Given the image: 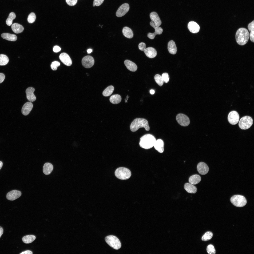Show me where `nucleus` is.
I'll use <instances>...</instances> for the list:
<instances>
[{
    "instance_id": "nucleus-1",
    "label": "nucleus",
    "mask_w": 254,
    "mask_h": 254,
    "mask_svg": "<svg viewBox=\"0 0 254 254\" xmlns=\"http://www.w3.org/2000/svg\"><path fill=\"white\" fill-rule=\"evenodd\" d=\"M249 37V34L248 30L244 28L239 29L237 31L235 38L237 43L239 45H243L248 42Z\"/></svg>"
},
{
    "instance_id": "nucleus-21",
    "label": "nucleus",
    "mask_w": 254,
    "mask_h": 254,
    "mask_svg": "<svg viewBox=\"0 0 254 254\" xmlns=\"http://www.w3.org/2000/svg\"><path fill=\"white\" fill-rule=\"evenodd\" d=\"M154 146L155 149L160 153H163L164 151V143L163 141L161 139L156 140Z\"/></svg>"
},
{
    "instance_id": "nucleus-46",
    "label": "nucleus",
    "mask_w": 254,
    "mask_h": 254,
    "mask_svg": "<svg viewBox=\"0 0 254 254\" xmlns=\"http://www.w3.org/2000/svg\"><path fill=\"white\" fill-rule=\"evenodd\" d=\"M249 37L251 41L252 42H254V31L250 32Z\"/></svg>"
},
{
    "instance_id": "nucleus-23",
    "label": "nucleus",
    "mask_w": 254,
    "mask_h": 254,
    "mask_svg": "<svg viewBox=\"0 0 254 254\" xmlns=\"http://www.w3.org/2000/svg\"><path fill=\"white\" fill-rule=\"evenodd\" d=\"M53 166L51 163H46L43 166V171L45 175H48L52 172L53 169Z\"/></svg>"
},
{
    "instance_id": "nucleus-41",
    "label": "nucleus",
    "mask_w": 254,
    "mask_h": 254,
    "mask_svg": "<svg viewBox=\"0 0 254 254\" xmlns=\"http://www.w3.org/2000/svg\"><path fill=\"white\" fill-rule=\"evenodd\" d=\"M67 4L70 6H74L77 3V0H66Z\"/></svg>"
},
{
    "instance_id": "nucleus-28",
    "label": "nucleus",
    "mask_w": 254,
    "mask_h": 254,
    "mask_svg": "<svg viewBox=\"0 0 254 254\" xmlns=\"http://www.w3.org/2000/svg\"><path fill=\"white\" fill-rule=\"evenodd\" d=\"M201 180V178L199 175L195 174L193 175L190 176L189 178V183L193 184H196L200 181Z\"/></svg>"
},
{
    "instance_id": "nucleus-8",
    "label": "nucleus",
    "mask_w": 254,
    "mask_h": 254,
    "mask_svg": "<svg viewBox=\"0 0 254 254\" xmlns=\"http://www.w3.org/2000/svg\"><path fill=\"white\" fill-rule=\"evenodd\" d=\"M176 120L181 125L183 126H187L190 123V120L189 118L185 115L183 114H178L176 117Z\"/></svg>"
},
{
    "instance_id": "nucleus-22",
    "label": "nucleus",
    "mask_w": 254,
    "mask_h": 254,
    "mask_svg": "<svg viewBox=\"0 0 254 254\" xmlns=\"http://www.w3.org/2000/svg\"><path fill=\"white\" fill-rule=\"evenodd\" d=\"M124 64L127 68L130 71L135 72L137 69L136 65L132 61L127 60H126L124 61Z\"/></svg>"
},
{
    "instance_id": "nucleus-15",
    "label": "nucleus",
    "mask_w": 254,
    "mask_h": 254,
    "mask_svg": "<svg viewBox=\"0 0 254 254\" xmlns=\"http://www.w3.org/2000/svg\"><path fill=\"white\" fill-rule=\"evenodd\" d=\"M59 58L61 61L65 65L68 66H71L72 61L69 56L65 53H61L59 56Z\"/></svg>"
},
{
    "instance_id": "nucleus-10",
    "label": "nucleus",
    "mask_w": 254,
    "mask_h": 254,
    "mask_svg": "<svg viewBox=\"0 0 254 254\" xmlns=\"http://www.w3.org/2000/svg\"><path fill=\"white\" fill-rule=\"evenodd\" d=\"M82 65L84 67L89 68L92 67L94 65V60L92 56H87L82 59Z\"/></svg>"
},
{
    "instance_id": "nucleus-33",
    "label": "nucleus",
    "mask_w": 254,
    "mask_h": 254,
    "mask_svg": "<svg viewBox=\"0 0 254 254\" xmlns=\"http://www.w3.org/2000/svg\"><path fill=\"white\" fill-rule=\"evenodd\" d=\"M16 17V15L14 12H12L10 13L6 20L7 24L9 26H11L12 24L13 20Z\"/></svg>"
},
{
    "instance_id": "nucleus-7",
    "label": "nucleus",
    "mask_w": 254,
    "mask_h": 254,
    "mask_svg": "<svg viewBox=\"0 0 254 254\" xmlns=\"http://www.w3.org/2000/svg\"><path fill=\"white\" fill-rule=\"evenodd\" d=\"M253 120L252 118L248 116H245L241 118L239 120L238 125L241 129L246 130L249 128L252 125Z\"/></svg>"
},
{
    "instance_id": "nucleus-3",
    "label": "nucleus",
    "mask_w": 254,
    "mask_h": 254,
    "mask_svg": "<svg viewBox=\"0 0 254 254\" xmlns=\"http://www.w3.org/2000/svg\"><path fill=\"white\" fill-rule=\"evenodd\" d=\"M144 128L147 131L150 130L148 122L146 119L142 118H137L131 123L130 126L131 131L135 132L140 128Z\"/></svg>"
},
{
    "instance_id": "nucleus-52",
    "label": "nucleus",
    "mask_w": 254,
    "mask_h": 254,
    "mask_svg": "<svg viewBox=\"0 0 254 254\" xmlns=\"http://www.w3.org/2000/svg\"><path fill=\"white\" fill-rule=\"evenodd\" d=\"M3 165V163L2 161H0V170L1 168Z\"/></svg>"
},
{
    "instance_id": "nucleus-45",
    "label": "nucleus",
    "mask_w": 254,
    "mask_h": 254,
    "mask_svg": "<svg viewBox=\"0 0 254 254\" xmlns=\"http://www.w3.org/2000/svg\"><path fill=\"white\" fill-rule=\"evenodd\" d=\"M61 50V48L58 46H54L53 49V51L55 52H58L60 51Z\"/></svg>"
},
{
    "instance_id": "nucleus-47",
    "label": "nucleus",
    "mask_w": 254,
    "mask_h": 254,
    "mask_svg": "<svg viewBox=\"0 0 254 254\" xmlns=\"http://www.w3.org/2000/svg\"><path fill=\"white\" fill-rule=\"evenodd\" d=\"M5 78L4 74L2 73H0V83L2 82Z\"/></svg>"
},
{
    "instance_id": "nucleus-53",
    "label": "nucleus",
    "mask_w": 254,
    "mask_h": 254,
    "mask_svg": "<svg viewBox=\"0 0 254 254\" xmlns=\"http://www.w3.org/2000/svg\"><path fill=\"white\" fill-rule=\"evenodd\" d=\"M125 99V102L127 103V100H126V99Z\"/></svg>"
},
{
    "instance_id": "nucleus-9",
    "label": "nucleus",
    "mask_w": 254,
    "mask_h": 254,
    "mask_svg": "<svg viewBox=\"0 0 254 254\" xmlns=\"http://www.w3.org/2000/svg\"><path fill=\"white\" fill-rule=\"evenodd\" d=\"M239 116L238 113L235 111H232L229 114L228 119L231 124L234 125L237 124L239 121Z\"/></svg>"
},
{
    "instance_id": "nucleus-13",
    "label": "nucleus",
    "mask_w": 254,
    "mask_h": 254,
    "mask_svg": "<svg viewBox=\"0 0 254 254\" xmlns=\"http://www.w3.org/2000/svg\"><path fill=\"white\" fill-rule=\"evenodd\" d=\"M21 195V191L16 190L11 191L7 194L6 197L8 200H14L20 197Z\"/></svg>"
},
{
    "instance_id": "nucleus-48",
    "label": "nucleus",
    "mask_w": 254,
    "mask_h": 254,
    "mask_svg": "<svg viewBox=\"0 0 254 254\" xmlns=\"http://www.w3.org/2000/svg\"><path fill=\"white\" fill-rule=\"evenodd\" d=\"M32 252L29 250H27L24 251L20 253V254H32Z\"/></svg>"
},
{
    "instance_id": "nucleus-4",
    "label": "nucleus",
    "mask_w": 254,
    "mask_h": 254,
    "mask_svg": "<svg viewBox=\"0 0 254 254\" xmlns=\"http://www.w3.org/2000/svg\"><path fill=\"white\" fill-rule=\"evenodd\" d=\"M115 175L116 177L119 179L126 180L130 177L131 175V172L127 168L120 167L116 170Z\"/></svg>"
},
{
    "instance_id": "nucleus-5",
    "label": "nucleus",
    "mask_w": 254,
    "mask_h": 254,
    "mask_svg": "<svg viewBox=\"0 0 254 254\" xmlns=\"http://www.w3.org/2000/svg\"><path fill=\"white\" fill-rule=\"evenodd\" d=\"M105 240L110 246L115 250H118L121 247V244L120 241L119 239L115 236H108L105 238Z\"/></svg>"
},
{
    "instance_id": "nucleus-14",
    "label": "nucleus",
    "mask_w": 254,
    "mask_h": 254,
    "mask_svg": "<svg viewBox=\"0 0 254 254\" xmlns=\"http://www.w3.org/2000/svg\"><path fill=\"white\" fill-rule=\"evenodd\" d=\"M197 169L199 173L202 175L206 174L209 171V168L207 165L203 162H200L198 164Z\"/></svg>"
},
{
    "instance_id": "nucleus-18",
    "label": "nucleus",
    "mask_w": 254,
    "mask_h": 254,
    "mask_svg": "<svg viewBox=\"0 0 254 254\" xmlns=\"http://www.w3.org/2000/svg\"><path fill=\"white\" fill-rule=\"evenodd\" d=\"M33 104L30 102H27L24 105L21 109L22 114L24 115H27L29 113L32 109Z\"/></svg>"
},
{
    "instance_id": "nucleus-17",
    "label": "nucleus",
    "mask_w": 254,
    "mask_h": 254,
    "mask_svg": "<svg viewBox=\"0 0 254 254\" xmlns=\"http://www.w3.org/2000/svg\"><path fill=\"white\" fill-rule=\"evenodd\" d=\"M187 27L189 31L193 33H197L200 29L199 25L196 23L194 21L189 22L188 24Z\"/></svg>"
},
{
    "instance_id": "nucleus-19",
    "label": "nucleus",
    "mask_w": 254,
    "mask_h": 254,
    "mask_svg": "<svg viewBox=\"0 0 254 254\" xmlns=\"http://www.w3.org/2000/svg\"><path fill=\"white\" fill-rule=\"evenodd\" d=\"M150 16L152 21L154 22L155 25L156 26L159 27L160 25L162 22L158 14L156 12H151Z\"/></svg>"
},
{
    "instance_id": "nucleus-35",
    "label": "nucleus",
    "mask_w": 254,
    "mask_h": 254,
    "mask_svg": "<svg viewBox=\"0 0 254 254\" xmlns=\"http://www.w3.org/2000/svg\"><path fill=\"white\" fill-rule=\"evenodd\" d=\"M213 236V234L212 232L207 231L202 236V240L204 241H207L211 239Z\"/></svg>"
},
{
    "instance_id": "nucleus-16",
    "label": "nucleus",
    "mask_w": 254,
    "mask_h": 254,
    "mask_svg": "<svg viewBox=\"0 0 254 254\" xmlns=\"http://www.w3.org/2000/svg\"><path fill=\"white\" fill-rule=\"evenodd\" d=\"M35 89L32 87L28 88L26 90L27 99L30 102H33L36 100V97L34 94Z\"/></svg>"
},
{
    "instance_id": "nucleus-39",
    "label": "nucleus",
    "mask_w": 254,
    "mask_h": 254,
    "mask_svg": "<svg viewBox=\"0 0 254 254\" xmlns=\"http://www.w3.org/2000/svg\"><path fill=\"white\" fill-rule=\"evenodd\" d=\"M60 65V64L59 62L56 61H53L51 64V68L53 71L56 70L57 69V67L59 66Z\"/></svg>"
},
{
    "instance_id": "nucleus-50",
    "label": "nucleus",
    "mask_w": 254,
    "mask_h": 254,
    "mask_svg": "<svg viewBox=\"0 0 254 254\" xmlns=\"http://www.w3.org/2000/svg\"><path fill=\"white\" fill-rule=\"evenodd\" d=\"M155 91L153 89H151L150 91V93L151 95H153L155 93Z\"/></svg>"
},
{
    "instance_id": "nucleus-40",
    "label": "nucleus",
    "mask_w": 254,
    "mask_h": 254,
    "mask_svg": "<svg viewBox=\"0 0 254 254\" xmlns=\"http://www.w3.org/2000/svg\"><path fill=\"white\" fill-rule=\"evenodd\" d=\"M163 80L165 83H167L169 80V77L168 74L166 73H163L161 76Z\"/></svg>"
},
{
    "instance_id": "nucleus-49",
    "label": "nucleus",
    "mask_w": 254,
    "mask_h": 254,
    "mask_svg": "<svg viewBox=\"0 0 254 254\" xmlns=\"http://www.w3.org/2000/svg\"><path fill=\"white\" fill-rule=\"evenodd\" d=\"M3 229L0 226V238L3 234Z\"/></svg>"
},
{
    "instance_id": "nucleus-44",
    "label": "nucleus",
    "mask_w": 254,
    "mask_h": 254,
    "mask_svg": "<svg viewBox=\"0 0 254 254\" xmlns=\"http://www.w3.org/2000/svg\"><path fill=\"white\" fill-rule=\"evenodd\" d=\"M146 45L143 42H141L139 44L138 47L139 49L142 51H144L146 48Z\"/></svg>"
},
{
    "instance_id": "nucleus-37",
    "label": "nucleus",
    "mask_w": 254,
    "mask_h": 254,
    "mask_svg": "<svg viewBox=\"0 0 254 254\" xmlns=\"http://www.w3.org/2000/svg\"><path fill=\"white\" fill-rule=\"evenodd\" d=\"M36 19V16L35 14L33 12H31L28 16L27 20L29 23H32L35 22Z\"/></svg>"
},
{
    "instance_id": "nucleus-12",
    "label": "nucleus",
    "mask_w": 254,
    "mask_h": 254,
    "mask_svg": "<svg viewBox=\"0 0 254 254\" xmlns=\"http://www.w3.org/2000/svg\"><path fill=\"white\" fill-rule=\"evenodd\" d=\"M150 24L151 26L154 28L155 32L152 33L149 32L147 35V36L149 39H153L155 38L156 35L161 34L163 32V30L161 27L156 26L154 22L152 21L150 22Z\"/></svg>"
},
{
    "instance_id": "nucleus-20",
    "label": "nucleus",
    "mask_w": 254,
    "mask_h": 254,
    "mask_svg": "<svg viewBox=\"0 0 254 254\" xmlns=\"http://www.w3.org/2000/svg\"><path fill=\"white\" fill-rule=\"evenodd\" d=\"M143 51L147 56L150 58H154L157 55L156 50L152 47H148L146 48Z\"/></svg>"
},
{
    "instance_id": "nucleus-6",
    "label": "nucleus",
    "mask_w": 254,
    "mask_h": 254,
    "mask_svg": "<svg viewBox=\"0 0 254 254\" xmlns=\"http://www.w3.org/2000/svg\"><path fill=\"white\" fill-rule=\"evenodd\" d=\"M230 201L232 204L237 207H242L246 204L247 200L243 196L236 195L232 196L230 198Z\"/></svg>"
},
{
    "instance_id": "nucleus-51",
    "label": "nucleus",
    "mask_w": 254,
    "mask_h": 254,
    "mask_svg": "<svg viewBox=\"0 0 254 254\" xmlns=\"http://www.w3.org/2000/svg\"><path fill=\"white\" fill-rule=\"evenodd\" d=\"M92 51V50L91 49H89L87 50V52L88 53H91Z\"/></svg>"
},
{
    "instance_id": "nucleus-27",
    "label": "nucleus",
    "mask_w": 254,
    "mask_h": 254,
    "mask_svg": "<svg viewBox=\"0 0 254 254\" xmlns=\"http://www.w3.org/2000/svg\"><path fill=\"white\" fill-rule=\"evenodd\" d=\"M11 28L15 33H19L22 32L24 30V28L21 25L17 23H14L12 24Z\"/></svg>"
},
{
    "instance_id": "nucleus-43",
    "label": "nucleus",
    "mask_w": 254,
    "mask_h": 254,
    "mask_svg": "<svg viewBox=\"0 0 254 254\" xmlns=\"http://www.w3.org/2000/svg\"><path fill=\"white\" fill-rule=\"evenodd\" d=\"M254 21L253 20L250 23L248 26V28L249 31L251 32L254 31Z\"/></svg>"
},
{
    "instance_id": "nucleus-38",
    "label": "nucleus",
    "mask_w": 254,
    "mask_h": 254,
    "mask_svg": "<svg viewBox=\"0 0 254 254\" xmlns=\"http://www.w3.org/2000/svg\"><path fill=\"white\" fill-rule=\"evenodd\" d=\"M206 250L209 254H214L216 253L215 250L214 246L211 244L208 245L207 247Z\"/></svg>"
},
{
    "instance_id": "nucleus-30",
    "label": "nucleus",
    "mask_w": 254,
    "mask_h": 254,
    "mask_svg": "<svg viewBox=\"0 0 254 254\" xmlns=\"http://www.w3.org/2000/svg\"><path fill=\"white\" fill-rule=\"evenodd\" d=\"M121 96L118 94L113 95L111 96L109 100L112 103L116 104L119 103L121 100Z\"/></svg>"
},
{
    "instance_id": "nucleus-2",
    "label": "nucleus",
    "mask_w": 254,
    "mask_h": 254,
    "mask_svg": "<svg viewBox=\"0 0 254 254\" xmlns=\"http://www.w3.org/2000/svg\"><path fill=\"white\" fill-rule=\"evenodd\" d=\"M156 140L155 137L152 135L146 134L140 138L139 145L142 148L149 149L154 146Z\"/></svg>"
},
{
    "instance_id": "nucleus-42",
    "label": "nucleus",
    "mask_w": 254,
    "mask_h": 254,
    "mask_svg": "<svg viewBox=\"0 0 254 254\" xmlns=\"http://www.w3.org/2000/svg\"><path fill=\"white\" fill-rule=\"evenodd\" d=\"M104 0H94L93 6H99L100 5L103 3Z\"/></svg>"
},
{
    "instance_id": "nucleus-36",
    "label": "nucleus",
    "mask_w": 254,
    "mask_h": 254,
    "mask_svg": "<svg viewBox=\"0 0 254 254\" xmlns=\"http://www.w3.org/2000/svg\"><path fill=\"white\" fill-rule=\"evenodd\" d=\"M154 79L156 83L159 86H161L163 85L164 81L161 76L159 74H156L154 76Z\"/></svg>"
},
{
    "instance_id": "nucleus-11",
    "label": "nucleus",
    "mask_w": 254,
    "mask_h": 254,
    "mask_svg": "<svg viewBox=\"0 0 254 254\" xmlns=\"http://www.w3.org/2000/svg\"><path fill=\"white\" fill-rule=\"evenodd\" d=\"M130 7L127 3H124L120 6L117 11L116 16L119 17L124 16L129 11Z\"/></svg>"
},
{
    "instance_id": "nucleus-24",
    "label": "nucleus",
    "mask_w": 254,
    "mask_h": 254,
    "mask_svg": "<svg viewBox=\"0 0 254 254\" xmlns=\"http://www.w3.org/2000/svg\"><path fill=\"white\" fill-rule=\"evenodd\" d=\"M168 48L169 52L172 54H176L177 48L175 42L172 40L170 41L168 44Z\"/></svg>"
},
{
    "instance_id": "nucleus-26",
    "label": "nucleus",
    "mask_w": 254,
    "mask_h": 254,
    "mask_svg": "<svg viewBox=\"0 0 254 254\" xmlns=\"http://www.w3.org/2000/svg\"><path fill=\"white\" fill-rule=\"evenodd\" d=\"M122 32L124 36L128 38H131L133 36V33L132 30L128 27H124L122 30Z\"/></svg>"
},
{
    "instance_id": "nucleus-29",
    "label": "nucleus",
    "mask_w": 254,
    "mask_h": 254,
    "mask_svg": "<svg viewBox=\"0 0 254 254\" xmlns=\"http://www.w3.org/2000/svg\"><path fill=\"white\" fill-rule=\"evenodd\" d=\"M1 36L3 39L10 41H15L17 39V37L15 35L8 33H2Z\"/></svg>"
},
{
    "instance_id": "nucleus-31",
    "label": "nucleus",
    "mask_w": 254,
    "mask_h": 254,
    "mask_svg": "<svg viewBox=\"0 0 254 254\" xmlns=\"http://www.w3.org/2000/svg\"><path fill=\"white\" fill-rule=\"evenodd\" d=\"M36 238L35 236L33 235H28L24 236L22 238L23 242L24 243L28 244L31 243Z\"/></svg>"
},
{
    "instance_id": "nucleus-25",
    "label": "nucleus",
    "mask_w": 254,
    "mask_h": 254,
    "mask_svg": "<svg viewBox=\"0 0 254 254\" xmlns=\"http://www.w3.org/2000/svg\"><path fill=\"white\" fill-rule=\"evenodd\" d=\"M184 188L187 192L189 193H195L197 191L196 187L190 183H185L184 185Z\"/></svg>"
},
{
    "instance_id": "nucleus-32",
    "label": "nucleus",
    "mask_w": 254,
    "mask_h": 254,
    "mask_svg": "<svg viewBox=\"0 0 254 254\" xmlns=\"http://www.w3.org/2000/svg\"><path fill=\"white\" fill-rule=\"evenodd\" d=\"M114 89V87L113 86H109L104 90L103 92V95L105 96H109L112 93Z\"/></svg>"
},
{
    "instance_id": "nucleus-34",
    "label": "nucleus",
    "mask_w": 254,
    "mask_h": 254,
    "mask_svg": "<svg viewBox=\"0 0 254 254\" xmlns=\"http://www.w3.org/2000/svg\"><path fill=\"white\" fill-rule=\"evenodd\" d=\"M8 56L4 54L0 55V65L4 66L7 64L9 62Z\"/></svg>"
}]
</instances>
